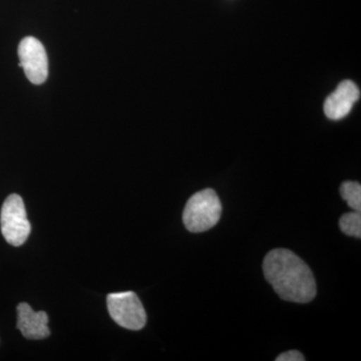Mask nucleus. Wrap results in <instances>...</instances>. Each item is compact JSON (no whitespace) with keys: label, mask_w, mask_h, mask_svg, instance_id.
<instances>
[{"label":"nucleus","mask_w":361,"mask_h":361,"mask_svg":"<svg viewBox=\"0 0 361 361\" xmlns=\"http://www.w3.org/2000/svg\"><path fill=\"white\" fill-rule=\"evenodd\" d=\"M339 227L341 231L348 236L361 237V215L360 212L346 213L341 216L339 220Z\"/></svg>","instance_id":"9"},{"label":"nucleus","mask_w":361,"mask_h":361,"mask_svg":"<svg viewBox=\"0 0 361 361\" xmlns=\"http://www.w3.org/2000/svg\"><path fill=\"white\" fill-rule=\"evenodd\" d=\"M266 280L283 300L308 303L316 295L312 271L302 259L287 249H274L263 261Z\"/></svg>","instance_id":"1"},{"label":"nucleus","mask_w":361,"mask_h":361,"mask_svg":"<svg viewBox=\"0 0 361 361\" xmlns=\"http://www.w3.org/2000/svg\"><path fill=\"white\" fill-rule=\"evenodd\" d=\"M109 313L114 322L123 329L141 330L147 322L144 306L133 291L111 293L106 298Z\"/></svg>","instance_id":"4"},{"label":"nucleus","mask_w":361,"mask_h":361,"mask_svg":"<svg viewBox=\"0 0 361 361\" xmlns=\"http://www.w3.org/2000/svg\"><path fill=\"white\" fill-rule=\"evenodd\" d=\"M1 233L7 243L18 247L30 236L32 226L27 220L25 203L18 194H11L4 201L0 214Z\"/></svg>","instance_id":"3"},{"label":"nucleus","mask_w":361,"mask_h":361,"mask_svg":"<svg viewBox=\"0 0 361 361\" xmlns=\"http://www.w3.org/2000/svg\"><path fill=\"white\" fill-rule=\"evenodd\" d=\"M49 316L44 311L35 312L27 303L18 306V329L23 336L30 341H39L49 336Z\"/></svg>","instance_id":"7"},{"label":"nucleus","mask_w":361,"mask_h":361,"mask_svg":"<svg viewBox=\"0 0 361 361\" xmlns=\"http://www.w3.org/2000/svg\"><path fill=\"white\" fill-rule=\"evenodd\" d=\"M305 358L302 353H299L298 350H289L286 353H281L276 357V361H304Z\"/></svg>","instance_id":"10"},{"label":"nucleus","mask_w":361,"mask_h":361,"mask_svg":"<svg viewBox=\"0 0 361 361\" xmlns=\"http://www.w3.org/2000/svg\"><path fill=\"white\" fill-rule=\"evenodd\" d=\"M341 195L343 200L353 210L361 211V186L360 183L348 180L341 186Z\"/></svg>","instance_id":"8"},{"label":"nucleus","mask_w":361,"mask_h":361,"mask_svg":"<svg viewBox=\"0 0 361 361\" xmlns=\"http://www.w3.org/2000/svg\"><path fill=\"white\" fill-rule=\"evenodd\" d=\"M360 97V90L351 80H343L324 103V113L330 120L338 121L348 115Z\"/></svg>","instance_id":"6"},{"label":"nucleus","mask_w":361,"mask_h":361,"mask_svg":"<svg viewBox=\"0 0 361 361\" xmlns=\"http://www.w3.org/2000/svg\"><path fill=\"white\" fill-rule=\"evenodd\" d=\"M20 66L26 78L35 85L44 84L49 75V59L44 44L35 37H27L18 45Z\"/></svg>","instance_id":"5"},{"label":"nucleus","mask_w":361,"mask_h":361,"mask_svg":"<svg viewBox=\"0 0 361 361\" xmlns=\"http://www.w3.org/2000/svg\"><path fill=\"white\" fill-rule=\"evenodd\" d=\"M222 204L212 189L202 190L188 200L183 213V222L188 231H208L219 222Z\"/></svg>","instance_id":"2"}]
</instances>
